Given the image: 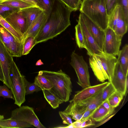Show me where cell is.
Wrapping results in <instances>:
<instances>
[{"instance_id":"obj_1","label":"cell","mask_w":128,"mask_h":128,"mask_svg":"<svg viewBox=\"0 0 128 128\" xmlns=\"http://www.w3.org/2000/svg\"><path fill=\"white\" fill-rule=\"evenodd\" d=\"M73 10L60 0H54L52 10L35 39L37 44L52 39L71 25Z\"/></svg>"},{"instance_id":"obj_2","label":"cell","mask_w":128,"mask_h":128,"mask_svg":"<svg viewBox=\"0 0 128 128\" xmlns=\"http://www.w3.org/2000/svg\"><path fill=\"white\" fill-rule=\"evenodd\" d=\"M48 79L52 85L50 90L64 102L68 101L72 92V85L70 76L60 69L56 72L39 71Z\"/></svg>"},{"instance_id":"obj_3","label":"cell","mask_w":128,"mask_h":128,"mask_svg":"<svg viewBox=\"0 0 128 128\" xmlns=\"http://www.w3.org/2000/svg\"><path fill=\"white\" fill-rule=\"evenodd\" d=\"M80 11L105 31L108 26V16L106 0H84L81 2Z\"/></svg>"},{"instance_id":"obj_4","label":"cell","mask_w":128,"mask_h":128,"mask_svg":"<svg viewBox=\"0 0 128 128\" xmlns=\"http://www.w3.org/2000/svg\"><path fill=\"white\" fill-rule=\"evenodd\" d=\"M10 89L15 100L14 104L19 107L25 101V78L22 74L12 60L9 66Z\"/></svg>"},{"instance_id":"obj_5","label":"cell","mask_w":128,"mask_h":128,"mask_svg":"<svg viewBox=\"0 0 128 128\" xmlns=\"http://www.w3.org/2000/svg\"><path fill=\"white\" fill-rule=\"evenodd\" d=\"M70 64L76 74L78 84L83 88L91 86L88 66L83 56L74 51L71 55Z\"/></svg>"},{"instance_id":"obj_6","label":"cell","mask_w":128,"mask_h":128,"mask_svg":"<svg viewBox=\"0 0 128 128\" xmlns=\"http://www.w3.org/2000/svg\"><path fill=\"white\" fill-rule=\"evenodd\" d=\"M0 39L12 57L22 56L24 42L20 41L0 24Z\"/></svg>"},{"instance_id":"obj_7","label":"cell","mask_w":128,"mask_h":128,"mask_svg":"<svg viewBox=\"0 0 128 128\" xmlns=\"http://www.w3.org/2000/svg\"><path fill=\"white\" fill-rule=\"evenodd\" d=\"M10 118L28 123L38 128H45L40 121L33 108L27 106H20L13 110Z\"/></svg>"},{"instance_id":"obj_8","label":"cell","mask_w":128,"mask_h":128,"mask_svg":"<svg viewBox=\"0 0 128 128\" xmlns=\"http://www.w3.org/2000/svg\"><path fill=\"white\" fill-rule=\"evenodd\" d=\"M128 25L125 22L121 7L116 5L108 16V26L117 34L123 36L127 31Z\"/></svg>"},{"instance_id":"obj_9","label":"cell","mask_w":128,"mask_h":128,"mask_svg":"<svg viewBox=\"0 0 128 128\" xmlns=\"http://www.w3.org/2000/svg\"><path fill=\"white\" fill-rule=\"evenodd\" d=\"M104 31L103 52L108 54L118 56L123 36L117 34L114 30L108 26Z\"/></svg>"},{"instance_id":"obj_10","label":"cell","mask_w":128,"mask_h":128,"mask_svg":"<svg viewBox=\"0 0 128 128\" xmlns=\"http://www.w3.org/2000/svg\"><path fill=\"white\" fill-rule=\"evenodd\" d=\"M78 23L80 25L83 34L85 49L88 54L90 56L93 54L100 55L104 52L98 45L94 38L90 33L80 13Z\"/></svg>"},{"instance_id":"obj_11","label":"cell","mask_w":128,"mask_h":128,"mask_svg":"<svg viewBox=\"0 0 128 128\" xmlns=\"http://www.w3.org/2000/svg\"><path fill=\"white\" fill-rule=\"evenodd\" d=\"M116 91L124 96L126 94L128 87V76L124 75L119 64L117 62L113 76L110 82Z\"/></svg>"},{"instance_id":"obj_12","label":"cell","mask_w":128,"mask_h":128,"mask_svg":"<svg viewBox=\"0 0 128 128\" xmlns=\"http://www.w3.org/2000/svg\"><path fill=\"white\" fill-rule=\"evenodd\" d=\"M91 35L96 44L103 51L105 31L84 13L80 12Z\"/></svg>"},{"instance_id":"obj_13","label":"cell","mask_w":128,"mask_h":128,"mask_svg":"<svg viewBox=\"0 0 128 128\" xmlns=\"http://www.w3.org/2000/svg\"><path fill=\"white\" fill-rule=\"evenodd\" d=\"M109 83L106 82L97 85L90 86L76 92L70 100L75 103L86 100L96 95L102 91Z\"/></svg>"},{"instance_id":"obj_14","label":"cell","mask_w":128,"mask_h":128,"mask_svg":"<svg viewBox=\"0 0 128 128\" xmlns=\"http://www.w3.org/2000/svg\"><path fill=\"white\" fill-rule=\"evenodd\" d=\"M13 59L11 56L0 39V64L5 81V84L10 88L9 76V66Z\"/></svg>"},{"instance_id":"obj_15","label":"cell","mask_w":128,"mask_h":128,"mask_svg":"<svg viewBox=\"0 0 128 128\" xmlns=\"http://www.w3.org/2000/svg\"><path fill=\"white\" fill-rule=\"evenodd\" d=\"M4 18L15 30L24 35L26 30V22L20 10L12 12Z\"/></svg>"},{"instance_id":"obj_16","label":"cell","mask_w":128,"mask_h":128,"mask_svg":"<svg viewBox=\"0 0 128 128\" xmlns=\"http://www.w3.org/2000/svg\"><path fill=\"white\" fill-rule=\"evenodd\" d=\"M89 56V62L90 66L98 80L103 82L106 80H108V76L98 56L94 54Z\"/></svg>"},{"instance_id":"obj_17","label":"cell","mask_w":128,"mask_h":128,"mask_svg":"<svg viewBox=\"0 0 128 128\" xmlns=\"http://www.w3.org/2000/svg\"><path fill=\"white\" fill-rule=\"evenodd\" d=\"M103 68L110 82L112 78L116 64L117 62L116 56L108 54L104 52L100 55H98Z\"/></svg>"},{"instance_id":"obj_18","label":"cell","mask_w":128,"mask_h":128,"mask_svg":"<svg viewBox=\"0 0 128 128\" xmlns=\"http://www.w3.org/2000/svg\"><path fill=\"white\" fill-rule=\"evenodd\" d=\"M47 18L46 16L43 11L32 22L24 34V39L29 36L35 38L45 24Z\"/></svg>"},{"instance_id":"obj_19","label":"cell","mask_w":128,"mask_h":128,"mask_svg":"<svg viewBox=\"0 0 128 128\" xmlns=\"http://www.w3.org/2000/svg\"><path fill=\"white\" fill-rule=\"evenodd\" d=\"M70 104L63 112L71 116L76 120H80L86 111V108L79 103H75L70 101Z\"/></svg>"},{"instance_id":"obj_20","label":"cell","mask_w":128,"mask_h":128,"mask_svg":"<svg viewBox=\"0 0 128 128\" xmlns=\"http://www.w3.org/2000/svg\"><path fill=\"white\" fill-rule=\"evenodd\" d=\"M20 10L26 20V32L32 22L44 11L42 9L36 6L28 7Z\"/></svg>"},{"instance_id":"obj_21","label":"cell","mask_w":128,"mask_h":128,"mask_svg":"<svg viewBox=\"0 0 128 128\" xmlns=\"http://www.w3.org/2000/svg\"><path fill=\"white\" fill-rule=\"evenodd\" d=\"M102 90L94 96L78 103L86 106L87 109L92 110H96L103 103L102 99Z\"/></svg>"},{"instance_id":"obj_22","label":"cell","mask_w":128,"mask_h":128,"mask_svg":"<svg viewBox=\"0 0 128 128\" xmlns=\"http://www.w3.org/2000/svg\"><path fill=\"white\" fill-rule=\"evenodd\" d=\"M117 62L120 64L125 76H128V45L125 44L120 50L118 54Z\"/></svg>"},{"instance_id":"obj_23","label":"cell","mask_w":128,"mask_h":128,"mask_svg":"<svg viewBox=\"0 0 128 128\" xmlns=\"http://www.w3.org/2000/svg\"><path fill=\"white\" fill-rule=\"evenodd\" d=\"M34 127L33 126L27 122L18 121L10 118L6 119L0 120V128H26Z\"/></svg>"},{"instance_id":"obj_24","label":"cell","mask_w":128,"mask_h":128,"mask_svg":"<svg viewBox=\"0 0 128 128\" xmlns=\"http://www.w3.org/2000/svg\"><path fill=\"white\" fill-rule=\"evenodd\" d=\"M111 115L109 112L102 104L95 110L90 118L95 121L100 122L104 120Z\"/></svg>"},{"instance_id":"obj_25","label":"cell","mask_w":128,"mask_h":128,"mask_svg":"<svg viewBox=\"0 0 128 128\" xmlns=\"http://www.w3.org/2000/svg\"><path fill=\"white\" fill-rule=\"evenodd\" d=\"M44 97L52 108L56 109L64 102L58 98L50 90H42Z\"/></svg>"},{"instance_id":"obj_26","label":"cell","mask_w":128,"mask_h":128,"mask_svg":"<svg viewBox=\"0 0 128 128\" xmlns=\"http://www.w3.org/2000/svg\"><path fill=\"white\" fill-rule=\"evenodd\" d=\"M34 83L41 89L42 90H50L52 85L50 82L43 76L39 72L34 79Z\"/></svg>"},{"instance_id":"obj_27","label":"cell","mask_w":128,"mask_h":128,"mask_svg":"<svg viewBox=\"0 0 128 128\" xmlns=\"http://www.w3.org/2000/svg\"><path fill=\"white\" fill-rule=\"evenodd\" d=\"M0 24L10 32L17 39L24 43V36L15 30L0 15Z\"/></svg>"},{"instance_id":"obj_28","label":"cell","mask_w":128,"mask_h":128,"mask_svg":"<svg viewBox=\"0 0 128 128\" xmlns=\"http://www.w3.org/2000/svg\"><path fill=\"white\" fill-rule=\"evenodd\" d=\"M0 4L17 8L20 10L35 6L21 0H2L0 1Z\"/></svg>"},{"instance_id":"obj_29","label":"cell","mask_w":128,"mask_h":128,"mask_svg":"<svg viewBox=\"0 0 128 128\" xmlns=\"http://www.w3.org/2000/svg\"><path fill=\"white\" fill-rule=\"evenodd\" d=\"M36 44L35 38L32 36L26 38L24 40L22 51V55L29 54L32 49Z\"/></svg>"},{"instance_id":"obj_30","label":"cell","mask_w":128,"mask_h":128,"mask_svg":"<svg viewBox=\"0 0 128 128\" xmlns=\"http://www.w3.org/2000/svg\"><path fill=\"white\" fill-rule=\"evenodd\" d=\"M75 36L76 44L80 48H85L84 38L82 28L80 24L78 23L75 26Z\"/></svg>"},{"instance_id":"obj_31","label":"cell","mask_w":128,"mask_h":128,"mask_svg":"<svg viewBox=\"0 0 128 128\" xmlns=\"http://www.w3.org/2000/svg\"><path fill=\"white\" fill-rule=\"evenodd\" d=\"M124 96L121 93L116 90L108 100L110 104L115 108L119 105L123 99Z\"/></svg>"},{"instance_id":"obj_32","label":"cell","mask_w":128,"mask_h":128,"mask_svg":"<svg viewBox=\"0 0 128 128\" xmlns=\"http://www.w3.org/2000/svg\"><path fill=\"white\" fill-rule=\"evenodd\" d=\"M116 91L115 88L110 82L102 90V102L108 100L109 98Z\"/></svg>"},{"instance_id":"obj_33","label":"cell","mask_w":128,"mask_h":128,"mask_svg":"<svg viewBox=\"0 0 128 128\" xmlns=\"http://www.w3.org/2000/svg\"><path fill=\"white\" fill-rule=\"evenodd\" d=\"M20 10L17 8L0 4V15L4 18L12 12Z\"/></svg>"},{"instance_id":"obj_34","label":"cell","mask_w":128,"mask_h":128,"mask_svg":"<svg viewBox=\"0 0 128 128\" xmlns=\"http://www.w3.org/2000/svg\"><path fill=\"white\" fill-rule=\"evenodd\" d=\"M41 3L44 12L47 17L52 8L54 0H38Z\"/></svg>"},{"instance_id":"obj_35","label":"cell","mask_w":128,"mask_h":128,"mask_svg":"<svg viewBox=\"0 0 128 128\" xmlns=\"http://www.w3.org/2000/svg\"><path fill=\"white\" fill-rule=\"evenodd\" d=\"M128 0H117L116 5L121 6L126 23L128 25Z\"/></svg>"},{"instance_id":"obj_36","label":"cell","mask_w":128,"mask_h":128,"mask_svg":"<svg viewBox=\"0 0 128 128\" xmlns=\"http://www.w3.org/2000/svg\"><path fill=\"white\" fill-rule=\"evenodd\" d=\"M26 94L33 93L34 92H37L42 90L41 89L34 83H31L25 80Z\"/></svg>"},{"instance_id":"obj_37","label":"cell","mask_w":128,"mask_h":128,"mask_svg":"<svg viewBox=\"0 0 128 128\" xmlns=\"http://www.w3.org/2000/svg\"><path fill=\"white\" fill-rule=\"evenodd\" d=\"M0 96L4 98H10L14 100V98L10 90L4 84L0 86Z\"/></svg>"},{"instance_id":"obj_38","label":"cell","mask_w":128,"mask_h":128,"mask_svg":"<svg viewBox=\"0 0 128 128\" xmlns=\"http://www.w3.org/2000/svg\"><path fill=\"white\" fill-rule=\"evenodd\" d=\"M65 4L73 11L77 10L80 8L81 0H60Z\"/></svg>"},{"instance_id":"obj_39","label":"cell","mask_w":128,"mask_h":128,"mask_svg":"<svg viewBox=\"0 0 128 128\" xmlns=\"http://www.w3.org/2000/svg\"><path fill=\"white\" fill-rule=\"evenodd\" d=\"M117 0H106V5L107 14L109 16L116 5Z\"/></svg>"},{"instance_id":"obj_40","label":"cell","mask_w":128,"mask_h":128,"mask_svg":"<svg viewBox=\"0 0 128 128\" xmlns=\"http://www.w3.org/2000/svg\"><path fill=\"white\" fill-rule=\"evenodd\" d=\"M59 113L62 120L63 124L69 125L72 123L70 116L66 114L62 111L59 112Z\"/></svg>"},{"instance_id":"obj_41","label":"cell","mask_w":128,"mask_h":128,"mask_svg":"<svg viewBox=\"0 0 128 128\" xmlns=\"http://www.w3.org/2000/svg\"><path fill=\"white\" fill-rule=\"evenodd\" d=\"M95 110H92L86 108V111L80 120L81 122H82L90 118Z\"/></svg>"},{"instance_id":"obj_42","label":"cell","mask_w":128,"mask_h":128,"mask_svg":"<svg viewBox=\"0 0 128 128\" xmlns=\"http://www.w3.org/2000/svg\"><path fill=\"white\" fill-rule=\"evenodd\" d=\"M103 106L107 110L111 115H112L114 112L115 108L109 104L108 100L103 102Z\"/></svg>"},{"instance_id":"obj_43","label":"cell","mask_w":128,"mask_h":128,"mask_svg":"<svg viewBox=\"0 0 128 128\" xmlns=\"http://www.w3.org/2000/svg\"><path fill=\"white\" fill-rule=\"evenodd\" d=\"M92 120H93L90 118L84 121L82 123L81 128L88 127L95 125V124Z\"/></svg>"},{"instance_id":"obj_44","label":"cell","mask_w":128,"mask_h":128,"mask_svg":"<svg viewBox=\"0 0 128 128\" xmlns=\"http://www.w3.org/2000/svg\"><path fill=\"white\" fill-rule=\"evenodd\" d=\"M29 3L35 6H38L42 9V5L38 0H21Z\"/></svg>"},{"instance_id":"obj_45","label":"cell","mask_w":128,"mask_h":128,"mask_svg":"<svg viewBox=\"0 0 128 128\" xmlns=\"http://www.w3.org/2000/svg\"><path fill=\"white\" fill-rule=\"evenodd\" d=\"M115 114H114L112 115H111L110 116H109L107 118H106L104 120H103L101 122H100V123H98V124L96 125L94 127L96 128L98 127L103 124L105 123H106V122L108 121L110 119H111L112 117H113L115 115Z\"/></svg>"},{"instance_id":"obj_46","label":"cell","mask_w":128,"mask_h":128,"mask_svg":"<svg viewBox=\"0 0 128 128\" xmlns=\"http://www.w3.org/2000/svg\"><path fill=\"white\" fill-rule=\"evenodd\" d=\"M82 122L80 120H76L72 124L74 128H81Z\"/></svg>"},{"instance_id":"obj_47","label":"cell","mask_w":128,"mask_h":128,"mask_svg":"<svg viewBox=\"0 0 128 128\" xmlns=\"http://www.w3.org/2000/svg\"><path fill=\"white\" fill-rule=\"evenodd\" d=\"M0 80L5 84V81L2 71L0 64Z\"/></svg>"},{"instance_id":"obj_48","label":"cell","mask_w":128,"mask_h":128,"mask_svg":"<svg viewBox=\"0 0 128 128\" xmlns=\"http://www.w3.org/2000/svg\"><path fill=\"white\" fill-rule=\"evenodd\" d=\"M44 64L43 63L42 61L40 59L37 61L36 64V66H40Z\"/></svg>"},{"instance_id":"obj_49","label":"cell","mask_w":128,"mask_h":128,"mask_svg":"<svg viewBox=\"0 0 128 128\" xmlns=\"http://www.w3.org/2000/svg\"><path fill=\"white\" fill-rule=\"evenodd\" d=\"M4 118L3 115H0V120L4 119Z\"/></svg>"},{"instance_id":"obj_50","label":"cell","mask_w":128,"mask_h":128,"mask_svg":"<svg viewBox=\"0 0 128 128\" xmlns=\"http://www.w3.org/2000/svg\"><path fill=\"white\" fill-rule=\"evenodd\" d=\"M1 0H0V1Z\"/></svg>"},{"instance_id":"obj_51","label":"cell","mask_w":128,"mask_h":128,"mask_svg":"<svg viewBox=\"0 0 128 128\" xmlns=\"http://www.w3.org/2000/svg\"></svg>"}]
</instances>
